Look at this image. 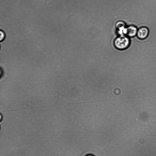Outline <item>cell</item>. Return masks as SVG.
Instances as JSON below:
<instances>
[{"mask_svg": "<svg viewBox=\"0 0 156 156\" xmlns=\"http://www.w3.org/2000/svg\"><path fill=\"white\" fill-rule=\"evenodd\" d=\"M130 43L131 41L129 37L125 35H122L115 39L114 44L116 48L123 50L127 48L129 46Z\"/></svg>", "mask_w": 156, "mask_h": 156, "instance_id": "obj_1", "label": "cell"}, {"mask_svg": "<svg viewBox=\"0 0 156 156\" xmlns=\"http://www.w3.org/2000/svg\"><path fill=\"white\" fill-rule=\"evenodd\" d=\"M138 29L136 26L129 25L125 28L124 35L129 38H133L136 36Z\"/></svg>", "mask_w": 156, "mask_h": 156, "instance_id": "obj_2", "label": "cell"}, {"mask_svg": "<svg viewBox=\"0 0 156 156\" xmlns=\"http://www.w3.org/2000/svg\"><path fill=\"white\" fill-rule=\"evenodd\" d=\"M150 34L149 29L146 27H142L139 28L137 30L136 36L140 40L146 39Z\"/></svg>", "mask_w": 156, "mask_h": 156, "instance_id": "obj_3", "label": "cell"}, {"mask_svg": "<svg viewBox=\"0 0 156 156\" xmlns=\"http://www.w3.org/2000/svg\"><path fill=\"white\" fill-rule=\"evenodd\" d=\"M0 39L1 42L2 41L5 39V34L4 32L2 30L0 31Z\"/></svg>", "mask_w": 156, "mask_h": 156, "instance_id": "obj_4", "label": "cell"}, {"mask_svg": "<svg viewBox=\"0 0 156 156\" xmlns=\"http://www.w3.org/2000/svg\"><path fill=\"white\" fill-rule=\"evenodd\" d=\"M86 156H94L92 155H90V154H89V155H87Z\"/></svg>", "mask_w": 156, "mask_h": 156, "instance_id": "obj_5", "label": "cell"}]
</instances>
